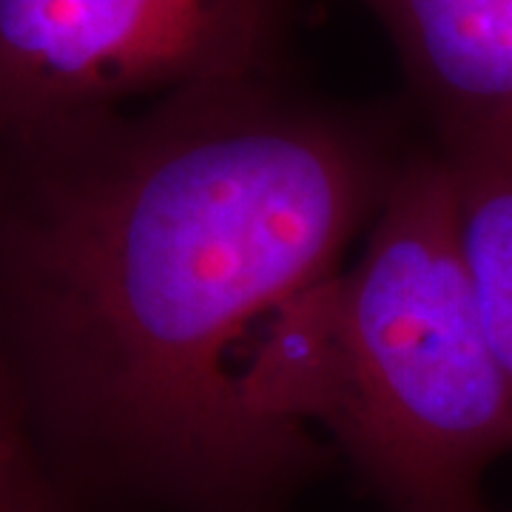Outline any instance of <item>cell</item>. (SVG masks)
I'll list each match as a JSON object with an SVG mask.
<instances>
[{"mask_svg":"<svg viewBox=\"0 0 512 512\" xmlns=\"http://www.w3.org/2000/svg\"><path fill=\"white\" fill-rule=\"evenodd\" d=\"M356 3L390 37L433 146H512V0Z\"/></svg>","mask_w":512,"mask_h":512,"instance_id":"277c9868","label":"cell"},{"mask_svg":"<svg viewBox=\"0 0 512 512\" xmlns=\"http://www.w3.org/2000/svg\"><path fill=\"white\" fill-rule=\"evenodd\" d=\"M276 396L328 433L384 512H487L484 473L512 450V384L461 251L453 171L427 137L362 256L293 319Z\"/></svg>","mask_w":512,"mask_h":512,"instance_id":"7a4b0ae2","label":"cell"},{"mask_svg":"<svg viewBox=\"0 0 512 512\" xmlns=\"http://www.w3.org/2000/svg\"><path fill=\"white\" fill-rule=\"evenodd\" d=\"M441 154L453 171L461 251L478 308L512 384V146Z\"/></svg>","mask_w":512,"mask_h":512,"instance_id":"5b68a950","label":"cell"},{"mask_svg":"<svg viewBox=\"0 0 512 512\" xmlns=\"http://www.w3.org/2000/svg\"><path fill=\"white\" fill-rule=\"evenodd\" d=\"M416 143L410 109L285 72L0 140V367L32 430L140 512H291L325 456L276 353Z\"/></svg>","mask_w":512,"mask_h":512,"instance_id":"6da1fadb","label":"cell"},{"mask_svg":"<svg viewBox=\"0 0 512 512\" xmlns=\"http://www.w3.org/2000/svg\"><path fill=\"white\" fill-rule=\"evenodd\" d=\"M299 0H0V140L282 74Z\"/></svg>","mask_w":512,"mask_h":512,"instance_id":"3957f363","label":"cell"},{"mask_svg":"<svg viewBox=\"0 0 512 512\" xmlns=\"http://www.w3.org/2000/svg\"><path fill=\"white\" fill-rule=\"evenodd\" d=\"M487 512H490V510H487Z\"/></svg>","mask_w":512,"mask_h":512,"instance_id":"52a82bcc","label":"cell"},{"mask_svg":"<svg viewBox=\"0 0 512 512\" xmlns=\"http://www.w3.org/2000/svg\"><path fill=\"white\" fill-rule=\"evenodd\" d=\"M0 512H57L52 481L43 476L35 430L0 367Z\"/></svg>","mask_w":512,"mask_h":512,"instance_id":"8992f818","label":"cell"}]
</instances>
